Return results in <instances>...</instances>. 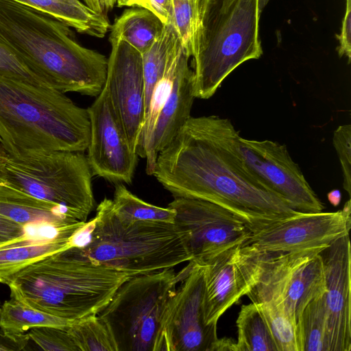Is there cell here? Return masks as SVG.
I'll return each mask as SVG.
<instances>
[{
	"label": "cell",
	"instance_id": "cell-38",
	"mask_svg": "<svg viewBox=\"0 0 351 351\" xmlns=\"http://www.w3.org/2000/svg\"><path fill=\"white\" fill-rule=\"evenodd\" d=\"M85 4L98 14L108 17L117 0H83Z\"/></svg>",
	"mask_w": 351,
	"mask_h": 351
},
{
	"label": "cell",
	"instance_id": "cell-14",
	"mask_svg": "<svg viewBox=\"0 0 351 351\" xmlns=\"http://www.w3.org/2000/svg\"><path fill=\"white\" fill-rule=\"evenodd\" d=\"M90 133L87 160L93 176L114 184H131L138 155L130 145L104 86L87 108Z\"/></svg>",
	"mask_w": 351,
	"mask_h": 351
},
{
	"label": "cell",
	"instance_id": "cell-28",
	"mask_svg": "<svg viewBox=\"0 0 351 351\" xmlns=\"http://www.w3.org/2000/svg\"><path fill=\"white\" fill-rule=\"evenodd\" d=\"M255 304L266 322L278 351H299L297 322L285 305L273 300Z\"/></svg>",
	"mask_w": 351,
	"mask_h": 351
},
{
	"label": "cell",
	"instance_id": "cell-6",
	"mask_svg": "<svg viewBox=\"0 0 351 351\" xmlns=\"http://www.w3.org/2000/svg\"><path fill=\"white\" fill-rule=\"evenodd\" d=\"M258 0H201L193 58L195 98L209 99L244 62L259 58Z\"/></svg>",
	"mask_w": 351,
	"mask_h": 351
},
{
	"label": "cell",
	"instance_id": "cell-18",
	"mask_svg": "<svg viewBox=\"0 0 351 351\" xmlns=\"http://www.w3.org/2000/svg\"><path fill=\"white\" fill-rule=\"evenodd\" d=\"M190 56L183 49L171 90L164 102L154 128L150 161L146 173L153 176L158 153L173 138L191 117L195 97L194 73L189 66Z\"/></svg>",
	"mask_w": 351,
	"mask_h": 351
},
{
	"label": "cell",
	"instance_id": "cell-34",
	"mask_svg": "<svg viewBox=\"0 0 351 351\" xmlns=\"http://www.w3.org/2000/svg\"><path fill=\"white\" fill-rule=\"evenodd\" d=\"M35 243L29 226L0 216V248Z\"/></svg>",
	"mask_w": 351,
	"mask_h": 351
},
{
	"label": "cell",
	"instance_id": "cell-27",
	"mask_svg": "<svg viewBox=\"0 0 351 351\" xmlns=\"http://www.w3.org/2000/svg\"><path fill=\"white\" fill-rule=\"evenodd\" d=\"M180 38L173 25H165L151 48L141 54L145 83V112L153 88L165 71L167 61Z\"/></svg>",
	"mask_w": 351,
	"mask_h": 351
},
{
	"label": "cell",
	"instance_id": "cell-16",
	"mask_svg": "<svg viewBox=\"0 0 351 351\" xmlns=\"http://www.w3.org/2000/svg\"><path fill=\"white\" fill-rule=\"evenodd\" d=\"M326 285L329 351L351 350V250L346 234L319 252Z\"/></svg>",
	"mask_w": 351,
	"mask_h": 351
},
{
	"label": "cell",
	"instance_id": "cell-23",
	"mask_svg": "<svg viewBox=\"0 0 351 351\" xmlns=\"http://www.w3.org/2000/svg\"><path fill=\"white\" fill-rule=\"evenodd\" d=\"M73 321L46 313L12 297L0 306V329L9 335H23L40 326L65 328Z\"/></svg>",
	"mask_w": 351,
	"mask_h": 351
},
{
	"label": "cell",
	"instance_id": "cell-24",
	"mask_svg": "<svg viewBox=\"0 0 351 351\" xmlns=\"http://www.w3.org/2000/svg\"><path fill=\"white\" fill-rule=\"evenodd\" d=\"M112 202L115 215L123 222L174 223L176 211L173 208L159 207L147 203L132 193L122 183L115 184Z\"/></svg>",
	"mask_w": 351,
	"mask_h": 351
},
{
	"label": "cell",
	"instance_id": "cell-20",
	"mask_svg": "<svg viewBox=\"0 0 351 351\" xmlns=\"http://www.w3.org/2000/svg\"><path fill=\"white\" fill-rule=\"evenodd\" d=\"M44 13L77 32L103 38L110 27L108 17L80 0H13Z\"/></svg>",
	"mask_w": 351,
	"mask_h": 351
},
{
	"label": "cell",
	"instance_id": "cell-39",
	"mask_svg": "<svg viewBox=\"0 0 351 351\" xmlns=\"http://www.w3.org/2000/svg\"><path fill=\"white\" fill-rule=\"evenodd\" d=\"M327 197L332 206H337L341 202V194L339 190H332L328 193Z\"/></svg>",
	"mask_w": 351,
	"mask_h": 351
},
{
	"label": "cell",
	"instance_id": "cell-35",
	"mask_svg": "<svg viewBox=\"0 0 351 351\" xmlns=\"http://www.w3.org/2000/svg\"><path fill=\"white\" fill-rule=\"evenodd\" d=\"M119 7L128 6L147 10L165 25H172L171 0H117Z\"/></svg>",
	"mask_w": 351,
	"mask_h": 351
},
{
	"label": "cell",
	"instance_id": "cell-13",
	"mask_svg": "<svg viewBox=\"0 0 351 351\" xmlns=\"http://www.w3.org/2000/svg\"><path fill=\"white\" fill-rule=\"evenodd\" d=\"M239 149L251 173L272 193L299 213L322 212L324 206L285 145L240 137Z\"/></svg>",
	"mask_w": 351,
	"mask_h": 351
},
{
	"label": "cell",
	"instance_id": "cell-1",
	"mask_svg": "<svg viewBox=\"0 0 351 351\" xmlns=\"http://www.w3.org/2000/svg\"><path fill=\"white\" fill-rule=\"evenodd\" d=\"M240 137L228 119L191 117L158 153L153 176L173 197L217 204L241 218L252 232L298 213L248 169Z\"/></svg>",
	"mask_w": 351,
	"mask_h": 351
},
{
	"label": "cell",
	"instance_id": "cell-11",
	"mask_svg": "<svg viewBox=\"0 0 351 351\" xmlns=\"http://www.w3.org/2000/svg\"><path fill=\"white\" fill-rule=\"evenodd\" d=\"M191 263L168 302L156 351H215L217 324H206L204 317V267Z\"/></svg>",
	"mask_w": 351,
	"mask_h": 351
},
{
	"label": "cell",
	"instance_id": "cell-9",
	"mask_svg": "<svg viewBox=\"0 0 351 351\" xmlns=\"http://www.w3.org/2000/svg\"><path fill=\"white\" fill-rule=\"evenodd\" d=\"M326 247L287 252L242 249L250 277L246 295L252 302H282L296 322L306 305L326 293L319 252Z\"/></svg>",
	"mask_w": 351,
	"mask_h": 351
},
{
	"label": "cell",
	"instance_id": "cell-33",
	"mask_svg": "<svg viewBox=\"0 0 351 351\" xmlns=\"http://www.w3.org/2000/svg\"><path fill=\"white\" fill-rule=\"evenodd\" d=\"M333 145L337 153L343 176V189L351 195V125L339 126L334 132Z\"/></svg>",
	"mask_w": 351,
	"mask_h": 351
},
{
	"label": "cell",
	"instance_id": "cell-4",
	"mask_svg": "<svg viewBox=\"0 0 351 351\" xmlns=\"http://www.w3.org/2000/svg\"><path fill=\"white\" fill-rule=\"evenodd\" d=\"M130 276L95 265L69 248L28 265L8 285L10 297L70 319L97 315Z\"/></svg>",
	"mask_w": 351,
	"mask_h": 351
},
{
	"label": "cell",
	"instance_id": "cell-36",
	"mask_svg": "<svg viewBox=\"0 0 351 351\" xmlns=\"http://www.w3.org/2000/svg\"><path fill=\"white\" fill-rule=\"evenodd\" d=\"M339 41L337 47L340 57L346 56L348 62L351 58V0H346V12L342 21L341 32L337 35Z\"/></svg>",
	"mask_w": 351,
	"mask_h": 351
},
{
	"label": "cell",
	"instance_id": "cell-5",
	"mask_svg": "<svg viewBox=\"0 0 351 351\" xmlns=\"http://www.w3.org/2000/svg\"><path fill=\"white\" fill-rule=\"evenodd\" d=\"M94 219L88 244L69 249L95 265L133 276L172 268L191 259L186 234L175 223L123 222L106 197L97 206Z\"/></svg>",
	"mask_w": 351,
	"mask_h": 351
},
{
	"label": "cell",
	"instance_id": "cell-21",
	"mask_svg": "<svg viewBox=\"0 0 351 351\" xmlns=\"http://www.w3.org/2000/svg\"><path fill=\"white\" fill-rule=\"evenodd\" d=\"M165 24L150 11L132 8L117 18L109 40H123L141 54L149 50L162 34Z\"/></svg>",
	"mask_w": 351,
	"mask_h": 351
},
{
	"label": "cell",
	"instance_id": "cell-29",
	"mask_svg": "<svg viewBox=\"0 0 351 351\" xmlns=\"http://www.w3.org/2000/svg\"><path fill=\"white\" fill-rule=\"evenodd\" d=\"M66 329L79 351H117L107 326L97 315L74 320Z\"/></svg>",
	"mask_w": 351,
	"mask_h": 351
},
{
	"label": "cell",
	"instance_id": "cell-22",
	"mask_svg": "<svg viewBox=\"0 0 351 351\" xmlns=\"http://www.w3.org/2000/svg\"><path fill=\"white\" fill-rule=\"evenodd\" d=\"M70 237L0 248V283L8 285L19 271L32 263L70 248Z\"/></svg>",
	"mask_w": 351,
	"mask_h": 351
},
{
	"label": "cell",
	"instance_id": "cell-10",
	"mask_svg": "<svg viewBox=\"0 0 351 351\" xmlns=\"http://www.w3.org/2000/svg\"><path fill=\"white\" fill-rule=\"evenodd\" d=\"M168 207L176 211L174 223L186 234L190 261L195 264L243 244L252 233L241 218L206 200L173 197Z\"/></svg>",
	"mask_w": 351,
	"mask_h": 351
},
{
	"label": "cell",
	"instance_id": "cell-40",
	"mask_svg": "<svg viewBox=\"0 0 351 351\" xmlns=\"http://www.w3.org/2000/svg\"><path fill=\"white\" fill-rule=\"evenodd\" d=\"M269 0H258V7L260 12H262L263 8L267 5Z\"/></svg>",
	"mask_w": 351,
	"mask_h": 351
},
{
	"label": "cell",
	"instance_id": "cell-7",
	"mask_svg": "<svg viewBox=\"0 0 351 351\" xmlns=\"http://www.w3.org/2000/svg\"><path fill=\"white\" fill-rule=\"evenodd\" d=\"M93 177L83 152L12 154L0 143V185L60 205L81 221L95 208Z\"/></svg>",
	"mask_w": 351,
	"mask_h": 351
},
{
	"label": "cell",
	"instance_id": "cell-32",
	"mask_svg": "<svg viewBox=\"0 0 351 351\" xmlns=\"http://www.w3.org/2000/svg\"><path fill=\"white\" fill-rule=\"evenodd\" d=\"M0 76L28 84L51 88L1 44Z\"/></svg>",
	"mask_w": 351,
	"mask_h": 351
},
{
	"label": "cell",
	"instance_id": "cell-26",
	"mask_svg": "<svg viewBox=\"0 0 351 351\" xmlns=\"http://www.w3.org/2000/svg\"><path fill=\"white\" fill-rule=\"evenodd\" d=\"M236 351H278L269 328L254 302L243 304L236 322Z\"/></svg>",
	"mask_w": 351,
	"mask_h": 351
},
{
	"label": "cell",
	"instance_id": "cell-2",
	"mask_svg": "<svg viewBox=\"0 0 351 351\" xmlns=\"http://www.w3.org/2000/svg\"><path fill=\"white\" fill-rule=\"evenodd\" d=\"M0 44L49 87L97 97L108 58L80 45L70 27L13 0H0Z\"/></svg>",
	"mask_w": 351,
	"mask_h": 351
},
{
	"label": "cell",
	"instance_id": "cell-31",
	"mask_svg": "<svg viewBox=\"0 0 351 351\" xmlns=\"http://www.w3.org/2000/svg\"><path fill=\"white\" fill-rule=\"evenodd\" d=\"M29 339L47 351H79L66 327L40 326L30 329Z\"/></svg>",
	"mask_w": 351,
	"mask_h": 351
},
{
	"label": "cell",
	"instance_id": "cell-37",
	"mask_svg": "<svg viewBox=\"0 0 351 351\" xmlns=\"http://www.w3.org/2000/svg\"><path fill=\"white\" fill-rule=\"evenodd\" d=\"M28 334L9 335L0 329V351H20L23 350L29 340Z\"/></svg>",
	"mask_w": 351,
	"mask_h": 351
},
{
	"label": "cell",
	"instance_id": "cell-15",
	"mask_svg": "<svg viewBox=\"0 0 351 351\" xmlns=\"http://www.w3.org/2000/svg\"><path fill=\"white\" fill-rule=\"evenodd\" d=\"M104 86L132 149L136 152L145 114L142 56L123 40L110 41Z\"/></svg>",
	"mask_w": 351,
	"mask_h": 351
},
{
	"label": "cell",
	"instance_id": "cell-30",
	"mask_svg": "<svg viewBox=\"0 0 351 351\" xmlns=\"http://www.w3.org/2000/svg\"><path fill=\"white\" fill-rule=\"evenodd\" d=\"M201 0H171L172 25L191 57L195 52Z\"/></svg>",
	"mask_w": 351,
	"mask_h": 351
},
{
	"label": "cell",
	"instance_id": "cell-41",
	"mask_svg": "<svg viewBox=\"0 0 351 351\" xmlns=\"http://www.w3.org/2000/svg\"><path fill=\"white\" fill-rule=\"evenodd\" d=\"M0 305H1V302H0Z\"/></svg>",
	"mask_w": 351,
	"mask_h": 351
},
{
	"label": "cell",
	"instance_id": "cell-12",
	"mask_svg": "<svg viewBox=\"0 0 351 351\" xmlns=\"http://www.w3.org/2000/svg\"><path fill=\"white\" fill-rule=\"evenodd\" d=\"M351 228V203L335 212L298 213L252 232L241 245L254 252H287L327 247Z\"/></svg>",
	"mask_w": 351,
	"mask_h": 351
},
{
	"label": "cell",
	"instance_id": "cell-19",
	"mask_svg": "<svg viewBox=\"0 0 351 351\" xmlns=\"http://www.w3.org/2000/svg\"><path fill=\"white\" fill-rule=\"evenodd\" d=\"M0 216L22 226L36 222L69 224L79 221L60 205L4 185H0Z\"/></svg>",
	"mask_w": 351,
	"mask_h": 351
},
{
	"label": "cell",
	"instance_id": "cell-8",
	"mask_svg": "<svg viewBox=\"0 0 351 351\" xmlns=\"http://www.w3.org/2000/svg\"><path fill=\"white\" fill-rule=\"evenodd\" d=\"M192 265L189 261L178 273L172 267L130 276L120 285L97 314L117 351H156L168 302Z\"/></svg>",
	"mask_w": 351,
	"mask_h": 351
},
{
	"label": "cell",
	"instance_id": "cell-25",
	"mask_svg": "<svg viewBox=\"0 0 351 351\" xmlns=\"http://www.w3.org/2000/svg\"><path fill=\"white\" fill-rule=\"evenodd\" d=\"M299 351H329L325 293L311 300L297 322Z\"/></svg>",
	"mask_w": 351,
	"mask_h": 351
},
{
	"label": "cell",
	"instance_id": "cell-17",
	"mask_svg": "<svg viewBox=\"0 0 351 351\" xmlns=\"http://www.w3.org/2000/svg\"><path fill=\"white\" fill-rule=\"evenodd\" d=\"M203 310L206 324L220 317L250 289V277L241 245L225 250L205 263Z\"/></svg>",
	"mask_w": 351,
	"mask_h": 351
},
{
	"label": "cell",
	"instance_id": "cell-3",
	"mask_svg": "<svg viewBox=\"0 0 351 351\" xmlns=\"http://www.w3.org/2000/svg\"><path fill=\"white\" fill-rule=\"evenodd\" d=\"M90 133L87 108L64 93L0 76V143L9 153L84 152Z\"/></svg>",
	"mask_w": 351,
	"mask_h": 351
}]
</instances>
